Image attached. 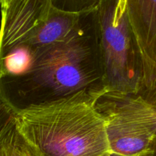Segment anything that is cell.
<instances>
[{
  "label": "cell",
  "mask_w": 156,
  "mask_h": 156,
  "mask_svg": "<svg viewBox=\"0 0 156 156\" xmlns=\"http://www.w3.org/2000/svg\"><path fill=\"white\" fill-rule=\"evenodd\" d=\"M81 14L62 11L52 6L47 19L21 45L28 46L34 50L63 41L78 27Z\"/></svg>",
  "instance_id": "7"
},
{
  "label": "cell",
  "mask_w": 156,
  "mask_h": 156,
  "mask_svg": "<svg viewBox=\"0 0 156 156\" xmlns=\"http://www.w3.org/2000/svg\"><path fill=\"white\" fill-rule=\"evenodd\" d=\"M95 107L105 122L111 156H142L156 136V111L138 93L108 91Z\"/></svg>",
  "instance_id": "4"
},
{
  "label": "cell",
  "mask_w": 156,
  "mask_h": 156,
  "mask_svg": "<svg viewBox=\"0 0 156 156\" xmlns=\"http://www.w3.org/2000/svg\"><path fill=\"white\" fill-rule=\"evenodd\" d=\"M138 94L140 95L149 105L152 106V108L156 111V80L147 87H143Z\"/></svg>",
  "instance_id": "11"
},
{
  "label": "cell",
  "mask_w": 156,
  "mask_h": 156,
  "mask_svg": "<svg viewBox=\"0 0 156 156\" xmlns=\"http://www.w3.org/2000/svg\"><path fill=\"white\" fill-rule=\"evenodd\" d=\"M10 1L12 0H0V7H2V6L7 5Z\"/></svg>",
  "instance_id": "13"
},
{
  "label": "cell",
  "mask_w": 156,
  "mask_h": 156,
  "mask_svg": "<svg viewBox=\"0 0 156 156\" xmlns=\"http://www.w3.org/2000/svg\"><path fill=\"white\" fill-rule=\"evenodd\" d=\"M142 156H156V136L154 137L149 149Z\"/></svg>",
  "instance_id": "12"
},
{
  "label": "cell",
  "mask_w": 156,
  "mask_h": 156,
  "mask_svg": "<svg viewBox=\"0 0 156 156\" xmlns=\"http://www.w3.org/2000/svg\"><path fill=\"white\" fill-rule=\"evenodd\" d=\"M51 0H12L1 7L0 60L24 44L47 19Z\"/></svg>",
  "instance_id": "5"
},
{
  "label": "cell",
  "mask_w": 156,
  "mask_h": 156,
  "mask_svg": "<svg viewBox=\"0 0 156 156\" xmlns=\"http://www.w3.org/2000/svg\"><path fill=\"white\" fill-rule=\"evenodd\" d=\"M119 6L122 8H126V0H119Z\"/></svg>",
  "instance_id": "14"
},
{
  "label": "cell",
  "mask_w": 156,
  "mask_h": 156,
  "mask_svg": "<svg viewBox=\"0 0 156 156\" xmlns=\"http://www.w3.org/2000/svg\"><path fill=\"white\" fill-rule=\"evenodd\" d=\"M96 9L108 91L138 93L144 76L143 58L126 9L119 0H101Z\"/></svg>",
  "instance_id": "3"
},
{
  "label": "cell",
  "mask_w": 156,
  "mask_h": 156,
  "mask_svg": "<svg viewBox=\"0 0 156 156\" xmlns=\"http://www.w3.org/2000/svg\"><path fill=\"white\" fill-rule=\"evenodd\" d=\"M126 10L141 50L145 87L156 79V0H126Z\"/></svg>",
  "instance_id": "6"
},
{
  "label": "cell",
  "mask_w": 156,
  "mask_h": 156,
  "mask_svg": "<svg viewBox=\"0 0 156 156\" xmlns=\"http://www.w3.org/2000/svg\"><path fill=\"white\" fill-rule=\"evenodd\" d=\"M16 113L10 105L5 101L0 93V132L4 128Z\"/></svg>",
  "instance_id": "10"
},
{
  "label": "cell",
  "mask_w": 156,
  "mask_h": 156,
  "mask_svg": "<svg viewBox=\"0 0 156 156\" xmlns=\"http://www.w3.org/2000/svg\"><path fill=\"white\" fill-rule=\"evenodd\" d=\"M0 156H40L18 129L15 116L0 132Z\"/></svg>",
  "instance_id": "8"
},
{
  "label": "cell",
  "mask_w": 156,
  "mask_h": 156,
  "mask_svg": "<svg viewBox=\"0 0 156 156\" xmlns=\"http://www.w3.org/2000/svg\"><path fill=\"white\" fill-rule=\"evenodd\" d=\"M101 0H51L52 6L58 9L70 12H80L94 9Z\"/></svg>",
  "instance_id": "9"
},
{
  "label": "cell",
  "mask_w": 156,
  "mask_h": 156,
  "mask_svg": "<svg viewBox=\"0 0 156 156\" xmlns=\"http://www.w3.org/2000/svg\"><path fill=\"white\" fill-rule=\"evenodd\" d=\"M96 8L82 12L78 27L65 40L34 50L25 73L0 78V93L15 113L81 93L108 92Z\"/></svg>",
  "instance_id": "1"
},
{
  "label": "cell",
  "mask_w": 156,
  "mask_h": 156,
  "mask_svg": "<svg viewBox=\"0 0 156 156\" xmlns=\"http://www.w3.org/2000/svg\"><path fill=\"white\" fill-rule=\"evenodd\" d=\"M101 95L81 93L15 114L17 125L40 156H111L105 122L95 107Z\"/></svg>",
  "instance_id": "2"
}]
</instances>
